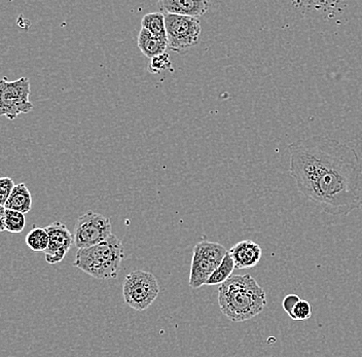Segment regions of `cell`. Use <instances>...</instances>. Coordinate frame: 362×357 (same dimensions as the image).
<instances>
[{
  "mask_svg": "<svg viewBox=\"0 0 362 357\" xmlns=\"http://www.w3.org/2000/svg\"><path fill=\"white\" fill-rule=\"evenodd\" d=\"M167 46L176 53H182L197 46L200 40L201 22L199 18L165 15Z\"/></svg>",
  "mask_w": 362,
  "mask_h": 357,
  "instance_id": "7",
  "label": "cell"
},
{
  "mask_svg": "<svg viewBox=\"0 0 362 357\" xmlns=\"http://www.w3.org/2000/svg\"><path fill=\"white\" fill-rule=\"evenodd\" d=\"M137 45L140 51L142 52L146 57L153 59L158 55L166 53V42H163L160 38L156 37L151 33L141 28L139 35H138Z\"/></svg>",
  "mask_w": 362,
  "mask_h": 357,
  "instance_id": "13",
  "label": "cell"
},
{
  "mask_svg": "<svg viewBox=\"0 0 362 357\" xmlns=\"http://www.w3.org/2000/svg\"><path fill=\"white\" fill-rule=\"evenodd\" d=\"M228 252L225 246L219 243L207 240L197 243L192 254L189 286L197 289L205 286Z\"/></svg>",
  "mask_w": 362,
  "mask_h": 357,
  "instance_id": "5",
  "label": "cell"
},
{
  "mask_svg": "<svg viewBox=\"0 0 362 357\" xmlns=\"http://www.w3.org/2000/svg\"><path fill=\"white\" fill-rule=\"evenodd\" d=\"M49 234V243L44 252L45 261L49 265H56L63 261L74 243V235L66 226L60 221H55L45 228Z\"/></svg>",
  "mask_w": 362,
  "mask_h": 357,
  "instance_id": "9",
  "label": "cell"
},
{
  "mask_svg": "<svg viewBox=\"0 0 362 357\" xmlns=\"http://www.w3.org/2000/svg\"><path fill=\"white\" fill-rule=\"evenodd\" d=\"M171 64V60H170L168 54L164 53L162 55L157 56V57L151 59L148 70L153 72V74H160V72L170 69Z\"/></svg>",
  "mask_w": 362,
  "mask_h": 357,
  "instance_id": "19",
  "label": "cell"
},
{
  "mask_svg": "<svg viewBox=\"0 0 362 357\" xmlns=\"http://www.w3.org/2000/svg\"><path fill=\"white\" fill-rule=\"evenodd\" d=\"M110 219L100 213L88 211L79 216L74 227V245L78 250L92 247L112 236Z\"/></svg>",
  "mask_w": 362,
  "mask_h": 357,
  "instance_id": "8",
  "label": "cell"
},
{
  "mask_svg": "<svg viewBox=\"0 0 362 357\" xmlns=\"http://www.w3.org/2000/svg\"><path fill=\"white\" fill-rule=\"evenodd\" d=\"M289 175L298 191L330 216L362 207V161L355 148L327 136L288 146Z\"/></svg>",
  "mask_w": 362,
  "mask_h": 357,
  "instance_id": "1",
  "label": "cell"
},
{
  "mask_svg": "<svg viewBox=\"0 0 362 357\" xmlns=\"http://www.w3.org/2000/svg\"><path fill=\"white\" fill-rule=\"evenodd\" d=\"M218 305L230 322H247L266 308V291L251 275H232L219 286Z\"/></svg>",
  "mask_w": 362,
  "mask_h": 357,
  "instance_id": "2",
  "label": "cell"
},
{
  "mask_svg": "<svg viewBox=\"0 0 362 357\" xmlns=\"http://www.w3.org/2000/svg\"><path fill=\"white\" fill-rule=\"evenodd\" d=\"M30 81L28 78L11 81L0 80V117L15 119L20 115L29 114L33 110L30 97Z\"/></svg>",
  "mask_w": 362,
  "mask_h": 357,
  "instance_id": "6",
  "label": "cell"
},
{
  "mask_svg": "<svg viewBox=\"0 0 362 357\" xmlns=\"http://www.w3.org/2000/svg\"><path fill=\"white\" fill-rule=\"evenodd\" d=\"M6 207L1 206L0 205V232H4L6 230V228H4V219H6Z\"/></svg>",
  "mask_w": 362,
  "mask_h": 357,
  "instance_id": "22",
  "label": "cell"
},
{
  "mask_svg": "<svg viewBox=\"0 0 362 357\" xmlns=\"http://www.w3.org/2000/svg\"><path fill=\"white\" fill-rule=\"evenodd\" d=\"M312 316V307L309 302L305 300H300L298 304L294 306L289 317L294 322H305Z\"/></svg>",
  "mask_w": 362,
  "mask_h": 357,
  "instance_id": "18",
  "label": "cell"
},
{
  "mask_svg": "<svg viewBox=\"0 0 362 357\" xmlns=\"http://www.w3.org/2000/svg\"><path fill=\"white\" fill-rule=\"evenodd\" d=\"M158 6L170 15L199 18L207 12L209 2L206 0H160Z\"/></svg>",
  "mask_w": 362,
  "mask_h": 357,
  "instance_id": "11",
  "label": "cell"
},
{
  "mask_svg": "<svg viewBox=\"0 0 362 357\" xmlns=\"http://www.w3.org/2000/svg\"><path fill=\"white\" fill-rule=\"evenodd\" d=\"M49 234L45 228H33L26 236V244L33 252H45L49 246Z\"/></svg>",
  "mask_w": 362,
  "mask_h": 357,
  "instance_id": "16",
  "label": "cell"
},
{
  "mask_svg": "<svg viewBox=\"0 0 362 357\" xmlns=\"http://www.w3.org/2000/svg\"><path fill=\"white\" fill-rule=\"evenodd\" d=\"M235 269L236 268H235L234 261L228 252L221 265L217 267L211 276L208 278L205 286H221V284L225 283L228 278L232 276Z\"/></svg>",
  "mask_w": 362,
  "mask_h": 357,
  "instance_id": "15",
  "label": "cell"
},
{
  "mask_svg": "<svg viewBox=\"0 0 362 357\" xmlns=\"http://www.w3.org/2000/svg\"><path fill=\"white\" fill-rule=\"evenodd\" d=\"M15 182L11 177H0V205L4 206L15 187Z\"/></svg>",
  "mask_w": 362,
  "mask_h": 357,
  "instance_id": "20",
  "label": "cell"
},
{
  "mask_svg": "<svg viewBox=\"0 0 362 357\" xmlns=\"http://www.w3.org/2000/svg\"><path fill=\"white\" fill-rule=\"evenodd\" d=\"M300 297L296 295H288L284 298L282 302V307L284 311L291 316V312H293L294 306L298 304L300 300Z\"/></svg>",
  "mask_w": 362,
  "mask_h": 357,
  "instance_id": "21",
  "label": "cell"
},
{
  "mask_svg": "<svg viewBox=\"0 0 362 357\" xmlns=\"http://www.w3.org/2000/svg\"><path fill=\"white\" fill-rule=\"evenodd\" d=\"M26 226L25 214L21 212L6 209V219H4V228L10 233H21Z\"/></svg>",
  "mask_w": 362,
  "mask_h": 357,
  "instance_id": "17",
  "label": "cell"
},
{
  "mask_svg": "<svg viewBox=\"0 0 362 357\" xmlns=\"http://www.w3.org/2000/svg\"><path fill=\"white\" fill-rule=\"evenodd\" d=\"M228 254L234 261L235 268L241 270L257 266L262 259V250L259 244L244 240L233 246Z\"/></svg>",
  "mask_w": 362,
  "mask_h": 357,
  "instance_id": "10",
  "label": "cell"
},
{
  "mask_svg": "<svg viewBox=\"0 0 362 357\" xmlns=\"http://www.w3.org/2000/svg\"><path fill=\"white\" fill-rule=\"evenodd\" d=\"M124 257L123 243L112 234L103 242L78 250L74 266L98 280L115 279L121 270Z\"/></svg>",
  "mask_w": 362,
  "mask_h": 357,
  "instance_id": "3",
  "label": "cell"
},
{
  "mask_svg": "<svg viewBox=\"0 0 362 357\" xmlns=\"http://www.w3.org/2000/svg\"><path fill=\"white\" fill-rule=\"evenodd\" d=\"M124 300L136 311H144L153 305L160 293L157 278L151 272L137 270L129 273L124 279Z\"/></svg>",
  "mask_w": 362,
  "mask_h": 357,
  "instance_id": "4",
  "label": "cell"
},
{
  "mask_svg": "<svg viewBox=\"0 0 362 357\" xmlns=\"http://www.w3.org/2000/svg\"><path fill=\"white\" fill-rule=\"evenodd\" d=\"M4 207L23 214L28 213L33 208V195L27 185L23 182L16 185Z\"/></svg>",
  "mask_w": 362,
  "mask_h": 357,
  "instance_id": "12",
  "label": "cell"
},
{
  "mask_svg": "<svg viewBox=\"0 0 362 357\" xmlns=\"http://www.w3.org/2000/svg\"><path fill=\"white\" fill-rule=\"evenodd\" d=\"M141 28L151 33L156 37L167 42L166 25L165 15L163 13H147L142 18Z\"/></svg>",
  "mask_w": 362,
  "mask_h": 357,
  "instance_id": "14",
  "label": "cell"
}]
</instances>
